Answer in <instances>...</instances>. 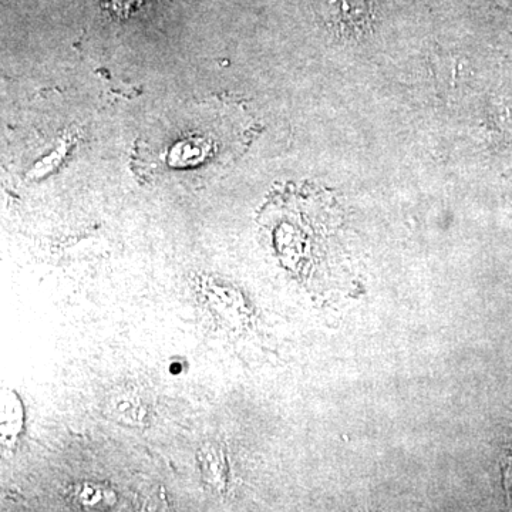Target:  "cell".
<instances>
[{
  "label": "cell",
  "mask_w": 512,
  "mask_h": 512,
  "mask_svg": "<svg viewBox=\"0 0 512 512\" xmlns=\"http://www.w3.org/2000/svg\"><path fill=\"white\" fill-rule=\"evenodd\" d=\"M332 28L346 39H360L372 30L373 5L370 0H330Z\"/></svg>",
  "instance_id": "obj_1"
},
{
  "label": "cell",
  "mask_w": 512,
  "mask_h": 512,
  "mask_svg": "<svg viewBox=\"0 0 512 512\" xmlns=\"http://www.w3.org/2000/svg\"><path fill=\"white\" fill-rule=\"evenodd\" d=\"M141 0H104V6L110 10L113 15L127 16L128 13L133 12L137 5H140Z\"/></svg>",
  "instance_id": "obj_2"
},
{
  "label": "cell",
  "mask_w": 512,
  "mask_h": 512,
  "mask_svg": "<svg viewBox=\"0 0 512 512\" xmlns=\"http://www.w3.org/2000/svg\"><path fill=\"white\" fill-rule=\"evenodd\" d=\"M504 488L512 503V451L503 460Z\"/></svg>",
  "instance_id": "obj_3"
}]
</instances>
